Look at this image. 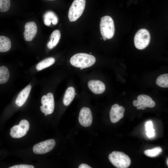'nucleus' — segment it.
<instances>
[{
	"label": "nucleus",
	"mask_w": 168,
	"mask_h": 168,
	"mask_svg": "<svg viewBox=\"0 0 168 168\" xmlns=\"http://www.w3.org/2000/svg\"><path fill=\"white\" fill-rule=\"evenodd\" d=\"M79 168H91V167L90 166L86 164H82L79 166Z\"/></svg>",
	"instance_id": "27"
},
{
	"label": "nucleus",
	"mask_w": 168,
	"mask_h": 168,
	"mask_svg": "<svg viewBox=\"0 0 168 168\" xmlns=\"http://www.w3.org/2000/svg\"><path fill=\"white\" fill-rule=\"evenodd\" d=\"M11 43L10 39L4 36H0V52H5L11 49Z\"/></svg>",
	"instance_id": "18"
},
{
	"label": "nucleus",
	"mask_w": 168,
	"mask_h": 168,
	"mask_svg": "<svg viewBox=\"0 0 168 168\" xmlns=\"http://www.w3.org/2000/svg\"><path fill=\"white\" fill-rule=\"evenodd\" d=\"M156 83L159 86L163 87H168V74L166 73L161 75L157 78Z\"/></svg>",
	"instance_id": "21"
},
{
	"label": "nucleus",
	"mask_w": 168,
	"mask_h": 168,
	"mask_svg": "<svg viewBox=\"0 0 168 168\" xmlns=\"http://www.w3.org/2000/svg\"><path fill=\"white\" fill-rule=\"evenodd\" d=\"M109 161L118 168H127L130 165L131 160L129 156L121 152L113 151L108 156Z\"/></svg>",
	"instance_id": "3"
},
{
	"label": "nucleus",
	"mask_w": 168,
	"mask_h": 168,
	"mask_svg": "<svg viewBox=\"0 0 168 168\" xmlns=\"http://www.w3.org/2000/svg\"><path fill=\"white\" fill-rule=\"evenodd\" d=\"M96 59L93 55L87 54L79 53L73 55L70 59L72 65L80 69L86 68L93 65Z\"/></svg>",
	"instance_id": "1"
},
{
	"label": "nucleus",
	"mask_w": 168,
	"mask_h": 168,
	"mask_svg": "<svg viewBox=\"0 0 168 168\" xmlns=\"http://www.w3.org/2000/svg\"><path fill=\"white\" fill-rule=\"evenodd\" d=\"M27 132L20 126L19 125H15L11 128L10 134L13 138H19L26 135Z\"/></svg>",
	"instance_id": "17"
},
{
	"label": "nucleus",
	"mask_w": 168,
	"mask_h": 168,
	"mask_svg": "<svg viewBox=\"0 0 168 168\" xmlns=\"http://www.w3.org/2000/svg\"><path fill=\"white\" fill-rule=\"evenodd\" d=\"M37 31V26L33 21L27 22L25 26L23 33L24 38L26 41H31L35 36Z\"/></svg>",
	"instance_id": "10"
},
{
	"label": "nucleus",
	"mask_w": 168,
	"mask_h": 168,
	"mask_svg": "<svg viewBox=\"0 0 168 168\" xmlns=\"http://www.w3.org/2000/svg\"><path fill=\"white\" fill-rule=\"evenodd\" d=\"M87 85L90 90L95 94H101L105 90V84L99 80H91L88 82Z\"/></svg>",
	"instance_id": "12"
},
{
	"label": "nucleus",
	"mask_w": 168,
	"mask_h": 168,
	"mask_svg": "<svg viewBox=\"0 0 168 168\" xmlns=\"http://www.w3.org/2000/svg\"><path fill=\"white\" fill-rule=\"evenodd\" d=\"M100 26L101 34L104 40L113 37L115 28L114 21L110 16H106L101 17Z\"/></svg>",
	"instance_id": "2"
},
{
	"label": "nucleus",
	"mask_w": 168,
	"mask_h": 168,
	"mask_svg": "<svg viewBox=\"0 0 168 168\" xmlns=\"http://www.w3.org/2000/svg\"><path fill=\"white\" fill-rule=\"evenodd\" d=\"M139 105L136 106L138 110H144L147 107L153 108L155 106V102L149 96L144 94L138 96L137 98Z\"/></svg>",
	"instance_id": "11"
},
{
	"label": "nucleus",
	"mask_w": 168,
	"mask_h": 168,
	"mask_svg": "<svg viewBox=\"0 0 168 168\" xmlns=\"http://www.w3.org/2000/svg\"><path fill=\"white\" fill-rule=\"evenodd\" d=\"M75 95V90L74 87H68L66 90L63 100V104L68 106L73 100Z\"/></svg>",
	"instance_id": "15"
},
{
	"label": "nucleus",
	"mask_w": 168,
	"mask_h": 168,
	"mask_svg": "<svg viewBox=\"0 0 168 168\" xmlns=\"http://www.w3.org/2000/svg\"><path fill=\"white\" fill-rule=\"evenodd\" d=\"M168 159H167V160H166V164H167V166L168 165Z\"/></svg>",
	"instance_id": "29"
},
{
	"label": "nucleus",
	"mask_w": 168,
	"mask_h": 168,
	"mask_svg": "<svg viewBox=\"0 0 168 168\" xmlns=\"http://www.w3.org/2000/svg\"><path fill=\"white\" fill-rule=\"evenodd\" d=\"M61 36L60 31L59 30H54L50 36V40L48 43L47 46L48 48L51 49L58 44Z\"/></svg>",
	"instance_id": "16"
},
{
	"label": "nucleus",
	"mask_w": 168,
	"mask_h": 168,
	"mask_svg": "<svg viewBox=\"0 0 168 168\" xmlns=\"http://www.w3.org/2000/svg\"><path fill=\"white\" fill-rule=\"evenodd\" d=\"M55 145V142L53 139H49L40 142L35 145L33 150L36 154H42L51 151Z\"/></svg>",
	"instance_id": "7"
},
{
	"label": "nucleus",
	"mask_w": 168,
	"mask_h": 168,
	"mask_svg": "<svg viewBox=\"0 0 168 168\" xmlns=\"http://www.w3.org/2000/svg\"><path fill=\"white\" fill-rule=\"evenodd\" d=\"M55 62V59L53 57L46 58L39 62L36 66L38 71L41 70L53 65Z\"/></svg>",
	"instance_id": "19"
},
{
	"label": "nucleus",
	"mask_w": 168,
	"mask_h": 168,
	"mask_svg": "<svg viewBox=\"0 0 168 168\" xmlns=\"http://www.w3.org/2000/svg\"><path fill=\"white\" fill-rule=\"evenodd\" d=\"M19 125L27 132L29 129L30 125L29 122L27 120L23 119L21 120Z\"/></svg>",
	"instance_id": "25"
},
{
	"label": "nucleus",
	"mask_w": 168,
	"mask_h": 168,
	"mask_svg": "<svg viewBox=\"0 0 168 168\" xmlns=\"http://www.w3.org/2000/svg\"><path fill=\"white\" fill-rule=\"evenodd\" d=\"M11 5L10 0H0V11L4 12L7 11Z\"/></svg>",
	"instance_id": "24"
},
{
	"label": "nucleus",
	"mask_w": 168,
	"mask_h": 168,
	"mask_svg": "<svg viewBox=\"0 0 168 168\" xmlns=\"http://www.w3.org/2000/svg\"><path fill=\"white\" fill-rule=\"evenodd\" d=\"M42 105L40 107L41 112L44 113L45 116L51 114L54 108V96L51 93H48L46 95H44L41 99Z\"/></svg>",
	"instance_id": "6"
},
{
	"label": "nucleus",
	"mask_w": 168,
	"mask_h": 168,
	"mask_svg": "<svg viewBox=\"0 0 168 168\" xmlns=\"http://www.w3.org/2000/svg\"><path fill=\"white\" fill-rule=\"evenodd\" d=\"M9 72L7 68L4 66L0 67V84H4L9 80Z\"/></svg>",
	"instance_id": "20"
},
{
	"label": "nucleus",
	"mask_w": 168,
	"mask_h": 168,
	"mask_svg": "<svg viewBox=\"0 0 168 168\" xmlns=\"http://www.w3.org/2000/svg\"><path fill=\"white\" fill-rule=\"evenodd\" d=\"M150 40V35L148 31L145 29L139 30L134 37V43L138 49H144L149 45Z\"/></svg>",
	"instance_id": "5"
},
{
	"label": "nucleus",
	"mask_w": 168,
	"mask_h": 168,
	"mask_svg": "<svg viewBox=\"0 0 168 168\" xmlns=\"http://www.w3.org/2000/svg\"><path fill=\"white\" fill-rule=\"evenodd\" d=\"M125 109L122 106H120L118 104L112 105L110 112V120L112 123L118 122L124 116Z\"/></svg>",
	"instance_id": "9"
},
{
	"label": "nucleus",
	"mask_w": 168,
	"mask_h": 168,
	"mask_svg": "<svg viewBox=\"0 0 168 168\" xmlns=\"http://www.w3.org/2000/svg\"><path fill=\"white\" fill-rule=\"evenodd\" d=\"M133 104L135 106H137L139 105L138 101L137 100H135L133 102Z\"/></svg>",
	"instance_id": "28"
},
{
	"label": "nucleus",
	"mask_w": 168,
	"mask_h": 168,
	"mask_svg": "<svg viewBox=\"0 0 168 168\" xmlns=\"http://www.w3.org/2000/svg\"><path fill=\"white\" fill-rule=\"evenodd\" d=\"M31 89V86L28 85L23 89L18 95L15 103L18 106H22L26 100Z\"/></svg>",
	"instance_id": "13"
},
{
	"label": "nucleus",
	"mask_w": 168,
	"mask_h": 168,
	"mask_svg": "<svg viewBox=\"0 0 168 168\" xmlns=\"http://www.w3.org/2000/svg\"><path fill=\"white\" fill-rule=\"evenodd\" d=\"M49 0V1H53V0Z\"/></svg>",
	"instance_id": "30"
},
{
	"label": "nucleus",
	"mask_w": 168,
	"mask_h": 168,
	"mask_svg": "<svg viewBox=\"0 0 168 168\" xmlns=\"http://www.w3.org/2000/svg\"><path fill=\"white\" fill-rule=\"evenodd\" d=\"M34 167L32 165H25V164H21L18 165H16L13 166H12L9 167V168H34Z\"/></svg>",
	"instance_id": "26"
},
{
	"label": "nucleus",
	"mask_w": 168,
	"mask_h": 168,
	"mask_svg": "<svg viewBox=\"0 0 168 168\" xmlns=\"http://www.w3.org/2000/svg\"><path fill=\"white\" fill-rule=\"evenodd\" d=\"M146 134L149 138H151L154 136L155 135L154 129L153 128V124L150 121L147 122L145 124Z\"/></svg>",
	"instance_id": "23"
},
{
	"label": "nucleus",
	"mask_w": 168,
	"mask_h": 168,
	"mask_svg": "<svg viewBox=\"0 0 168 168\" xmlns=\"http://www.w3.org/2000/svg\"><path fill=\"white\" fill-rule=\"evenodd\" d=\"M44 22L47 26L50 25L51 22L54 25H56L58 21L56 15L53 11H48L45 12L44 16Z\"/></svg>",
	"instance_id": "14"
},
{
	"label": "nucleus",
	"mask_w": 168,
	"mask_h": 168,
	"mask_svg": "<svg viewBox=\"0 0 168 168\" xmlns=\"http://www.w3.org/2000/svg\"><path fill=\"white\" fill-rule=\"evenodd\" d=\"M78 120L80 124L83 127H88L91 125L92 122V114L89 108L84 107L81 109Z\"/></svg>",
	"instance_id": "8"
},
{
	"label": "nucleus",
	"mask_w": 168,
	"mask_h": 168,
	"mask_svg": "<svg viewBox=\"0 0 168 168\" xmlns=\"http://www.w3.org/2000/svg\"><path fill=\"white\" fill-rule=\"evenodd\" d=\"M86 0H74L68 12V17L71 22L77 20L82 15L84 10Z\"/></svg>",
	"instance_id": "4"
},
{
	"label": "nucleus",
	"mask_w": 168,
	"mask_h": 168,
	"mask_svg": "<svg viewBox=\"0 0 168 168\" xmlns=\"http://www.w3.org/2000/svg\"><path fill=\"white\" fill-rule=\"evenodd\" d=\"M162 149L160 147H158L146 150L144 152V153L147 156L155 157L158 156L162 152Z\"/></svg>",
	"instance_id": "22"
}]
</instances>
